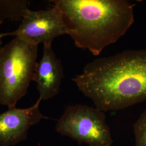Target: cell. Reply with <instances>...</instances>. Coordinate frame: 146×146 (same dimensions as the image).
<instances>
[{"instance_id":"obj_4","label":"cell","mask_w":146,"mask_h":146,"mask_svg":"<svg viewBox=\"0 0 146 146\" xmlns=\"http://www.w3.org/2000/svg\"><path fill=\"white\" fill-rule=\"evenodd\" d=\"M56 131L89 146H111L113 140L104 112L83 104L68 107L58 120Z\"/></svg>"},{"instance_id":"obj_3","label":"cell","mask_w":146,"mask_h":146,"mask_svg":"<svg viewBox=\"0 0 146 146\" xmlns=\"http://www.w3.org/2000/svg\"><path fill=\"white\" fill-rule=\"evenodd\" d=\"M38 45L15 37L0 50V104L8 108L26 95L33 81Z\"/></svg>"},{"instance_id":"obj_8","label":"cell","mask_w":146,"mask_h":146,"mask_svg":"<svg viewBox=\"0 0 146 146\" xmlns=\"http://www.w3.org/2000/svg\"><path fill=\"white\" fill-rule=\"evenodd\" d=\"M136 146H146V108L133 125Z\"/></svg>"},{"instance_id":"obj_2","label":"cell","mask_w":146,"mask_h":146,"mask_svg":"<svg viewBox=\"0 0 146 146\" xmlns=\"http://www.w3.org/2000/svg\"><path fill=\"white\" fill-rule=\"evenodd\" d=\"M76 47L99 55L134 22V5L126 0H53Z\"/></svg>"},{"instance_id":"obj_1","label":"cell","mask_w":146,"mask_h":146,"mask_svg":"<svg viewBox=\"0 0 146 146\" xmlns=\"http://www.w3.org/2000/svg\"><path fill=\"white\" fill-rule=\"evenodd\" d=\"M72 80L104 112L140 103L146 100V49L96 58Z\"/></svg>"},{"instance_id":"obj_5","label":"cell","mask_w":146,"mask_h":146,"mask_svg":"<svg viewBox=\"0 0 146 146\" xmlns=\"http://www.w3.org/2000/svg\"><path fill=\"white\" fill-rule=\"evenodd\" d=\"M67 34L60 11L53 5L47 9H28L16 30L1 35L2 37H16L28 43L38 46L40 43L52 44L55 38Z\"/></svg>"},{"instance_id":"obj_6","label":"cell","mask_w":146,"mask_h":146,"mask_svg":"<svg viewBox=\"0 0 146 146\" xmlns=\"http://www.w3.org/2000/svg\"><path fill=\"white\" fill-rule=\"evenodd\" d=\"M38 98L35 104L26 108L14 107L0 114V146H13L26 140L31 127L47 117L42 114Z\"/></svg>"},{"instance_id":"obj_9","label":"cell","mask_w":146,"mask_h":146,"mask_svg":"<svg viewBox=\"0 0 146 146\" xmlns=\"http://www.w3.org/2000/svg\"><path fill=\"white\" fill-rule=\"evenodd\" d=\"M2 37L1 36V33H0V50H1V48L2 47Z\"/></svg>"},{"instance_id":"obj_7","label":"cell","mask_w":146,"mask_h":146,"mask_svg":"<svg viewBox=\"0 0 146 146\" xmlns=\"http://www.w3.org/2000/svg\"><path fill=\"white\" fill-rule=\"evenodd\" d=\"M64 77L61 61L56 57L52 44L43 45L42 58L37 62L33 78L39 98L46 101L56 96Z\"/></svg>"}]
</instances>
